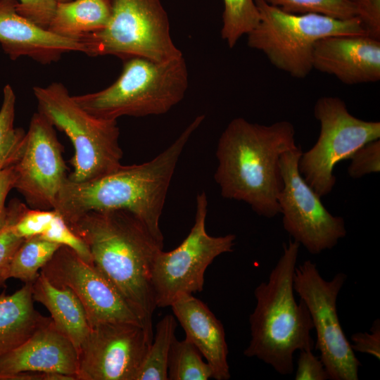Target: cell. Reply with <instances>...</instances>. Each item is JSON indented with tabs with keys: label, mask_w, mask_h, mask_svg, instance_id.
<instances>
[{
	"label": "cell",
	"mask_w": 380,
	"mask_h": 380,
	"mask_svg": "<svg viewBox=\"0 0 380 380\" xmlns=\"http://www.w3.org/2000/svg\"><path fill=\"white\" fill-rule=\"evenodd\" d=\"M174 316L187 338L210 365L213 378L227 380L231 374L228 347L222 322L210 308L193 294H182L171 305Z\"/></svg>",
	"instance_id": "obj_19"
},
{
	"label": "cell",
	"mask_w": 380,
	"mask_h": 380,
	"mask_svg": "<svg viewBox=\"0 0 380 380\" xmlns=\"http://www.w3.org/2000/svg\"><path fill=\"white\" fill-rule=\"evenodd\" d=\"M39 236L46 241L71 248L84 261L93 264L90 251L86 243L70 228L63 217L56 211L47 229Z\"/></svg>",
	"instance_id": "obj_30"
},
{
	"label": "cell",
	"mask_w": 380,
	"mask_h": 380,
	"mask_svg": "<svg viewBox=\"0 0 380 380\" xmlns=\"http://www.w3.org/2000/svg\"><path fill=\"white\" fill-rule=\"evenodd\" d=\"M367 35L380 39V0H351Z\"/></svg>",
	"instance_id": "obj_34"
},
{
	"label": "cell",
	"mask_w": 380,
	"mask_h": 380,
	"mask_svg": "<svg viewBox=\"0 0 380 380\" xmlns=\"http://www.w3.org/2000/svg\"><path fill=\"white\" fill-rule=\"evenodd\" d=\"M15 175L13 165L0 169V229L7 221L6 197L14 188Z\"/></svg>",
	"instance_id": "obj_37"
},
{
	"label": "cell",
	"mask_w": 380,
	"mask_h": 380,
	"mask_svg": "<svg viewBox=\"0 0 380 380\" xmlns=\"http://www.w3.org/2000/svg\"><path fill=\"white\" fill-rule=\"evenodd\" d=\"M313 112L320 124L319 134L314 146L302 152L298 167L305 181L322 198L335 186L336 165L365 144L379 139L380 122L355 117L345 102L335 96L318 99Z\"/></svg>",
	"instance_id": "obj_9"
},
{
	"label": "cell",
	"mask_w": 380,
	"mask_h": 380,
	"mask_svg": "<svg viewBox=\"0 0 380 380\" xmlns=\"http://www.w3.org/2000/svg\"><path fill=\"white\" fill-rule=\"evenodd\" d=\"M257 25L247 34L249 47L262 52L277 69L302 79L312 71L316 43L325 37L367 34L357 17L338 19L317 13H290L255 0Z\"/></svg>",
	"instance_id": "obj_6"
},
{
	"label": "cell",
	"mask_w": 380,
	"mask_h": 380,
	"mask_svg": "<svg viewBox=\"0 0 380 380\" xmlns=\"http://www.w3.org/2000/svg\"><path fill=\"white\" fill-rule=\"evenodd\" d=\"M18 0H0V44L11 60L28 56L50 64L69 51L85 52L79 40L58 36L17 12Z\"/></svg>",
	"instance_id": "obj_18"
},
{
	"label": "cell",
	"mask_w": 380,
	"mask_h": 380,
	"mask_svg": "<svg viewBox=\"0 0 380 380\" xmlns=\"http://www.w3.org/2000/svg\"><path fill=\"white\" fill-rule=\"evenodd\" d=\"M109 1L111 15L106 27L79 40L85 47L84 53L157 61L182 56L172 39L169 18L160 0Z\"/></svg>",
	"instance_id": "obj_8"
},
{
	"label": "cell",
	"mask_w": 380,
	"mask_h": 380,
	"mask_svg": "<svg viewBox=\"0 0 380 380\" xmlns=\"http://www.w3.org/2000/svg\"><path fill=\"white\" fill-rule=\"evenodd\" d=\"M78 369L76 348L51 317L23 344L0 356V380L27 371L58 373L77 380Z\"/></svg>",
	"instance_id": "obj_17"
},
{
	"label": "cell",
	"mask_w": 380,
	"mask_h": 380,
	"mask_svg": "<svg viewBox=\"0 0 380 380\" xmlns=\"http://www.w3.org/2000/svg\"><path fill=\"white\" fill-rule=\"evenodd\" d=\"M301 146L284 152L279 165L283 187L278 196L285 231L312 255L333 248L346 235L345 220L331 214L298 170Z\"/></svg>",
	"instance_id": "obj_12"
},
{
	"label": "cell",
	"mask_w": 380,
	"mask_h": 380,
	"mask_svg": "<svg viewBox=\"0 0 380 380\" xmlns=\"http://www.w3.org/2000/svg\"><path fill=\"white\" fill-rule=\"evenodd\" d=\"M295 128L287 120L269 125L233 119L217 143L214 178L223 198L248 204L258 215L280 213L278 196L283 187L279 160L298 146Z\"/></svg>",
	"instance_id": "obj_3"
},
{
	"label": "cell",
	"mask_w": 380,
	"mask_h": 380,
	"mask_svg": "<svg viewBox=\"0 0 380 380\" xmlns=\"http://www.w3.org/2000/svg\"><path fill=\"white\" fill-rule=\"evenodd\" d=\"M25 205L18 201H11L7 208V221L0 229V287L8 279V267L11 260L24 239L18 236L11 225L19 217Z\"/></svg>",
	"instance_id": "obj_29"
},
{
	"label": "cell",
	"mask_w": 380,
	"mask_h": 380,
	"mask_svg": "<svg viewBox=\"0 0 380 380\" xmlns=\"http://www.w3.org/2000/svg\"><path fill=\"white\" fill-rule=\"evenodd\" d=\"M0 109V169L14 165L18 160L25 132L14 127L15 95L10 84L4 88Z\"/></svg>",
	"instance_id": "obj_26"
},
{
	"label": "cell",
	"mask_w": 380,
	"mask_h": 380,
	"mask_svg": "<svg viewBox=\"0 0 380 380\" xmlns=\"http://www.w3.org/2000/svg\"><path fill=\"white\" fill-rule=\"evenodd\" d=\"M70 228L87 246L93 265L140 319L151 341L155 309L152 270L160 245L141 222L125 210L91 211Z\"/></svg>",
	"instance_id": "obj_2"
},
{
	"label": "cell",
	"mask_w": 380,
	"mask_h": 380,
	"mask_svg": "<svg viewBox=\"0 0 380 380\" xmlns=\"http://www.w3.org/2000/svg\"><path fill=\"white\" fill-rule=\"evenodd\" d=\"M123 61L115 82L97 92L73 96L76 103L96 118L117 120L164 114L183 99L188 87L183 55L164 61L138 56Z\"/></svg>",
	"instance_id": "obj_5"
},
{
	"label": "cell",
	"mask_w": 380,
	"mask_h": 380,
	"mask_svg": "<svg viewBox=\"0 0 380 380\" xmlns=\"http://www.w3.org/2000/svg\"><path fill=\"white\" fill-rule=\"evenodd\" d=\"M343 272L326 280L310 260L296 267L293 288L310 312L319 351L330 380H357L361 362L341 327L337 312L338 296L347 279Z\"/></svg>",
	"instance_id": "obj_11"
},
{
	"label": "cell",
	"mask_w": 380,
	"mask_h": 380,
	"mask_svg": "<svg viewBox=\"0 0 380 380\" xmlns=\"http://www.w3.org/2000/svg\"><path fill=\"white\" fill-rule=\"evenodd\" d=\"M283 11L294 14L317 13L338 19L356 17L351 0H265Z\"/></svg>",
	"instance_id": "obj_28"
},
{
	"label": "cell",
	"mask_w": 380,
	"mask_h": 380,
	"mask_svg": "<svg viewBox=\"0 0 380 380\" xmlns=\"http://www.w3.org/2000/svg\"><path fill=\"white\" fill-rule=\"evenodd\" d=\"M60 246L39 236L24 239L10 263L8 279H18L25 284L33 283Z\"/></svg>",
	"instance_id": "obj_24"
},
{
	"label": "cell",
	"mask_w": 380,
	"mask_h": 380,
	"mask_svg": "<svg viewBox=\"0 0 380 380\" xmlns=\"http://www.w3.org/2000/svg\"><path fill=\"white\" fill-rule=\"evenodd\" d=\"M312 68L346 84L376 82L380 80V39L367 34L323 38L315 46Z\"/></svg>",
	"instance_id": "obj_16"
},
{
	"label": "cell",
	"mask_w": 380,
	"mask_h": 380,
	"mask_svg": "<svg viewBox=\"0 0 380 380\" xmlns=\"http://www.w3.org/2000/svg\"><path fill=\"white\" fill-rule=\"evenodd\" d=\"M5 380H75L74 377L53 372L27 371L7 376Z\"/></svg>",
	"instance_id": "obj_38"
},
{
	"label": "cell",
	"mask_w": 380,
	"mask_h": 380,
	"mask_svg": "<svg viewBox=\"0 0 380 380\" xmlns=\"http://www.w3.org/2000/svg\"><path fill=\"white\" fill-rule=\"evenodd\" d=\"M205 116H197L167 148L152 160L121 165L99 178L63 182L53 207L70 224L91 211L125 210L134 215L158 243L163 246L159 226L170 182L179 158Z\"/></svg>",
	"instance_id": "obj_1"
},
{
	"label": "cell",
	"mask_w": 380,
	"mask_h": 380,
	"mask_svg": "<svg viewBox=\"0 0 380 380\" xmlns=\"http://www.w3.org/2000/svg\"><path fill=\"white\" fill-rule=\"evenodd\" d=\"M351 347L355 352L372 355L378 360L380 358V320L374 321L369 331L357 332L351 337Z\"/></svg>",
	"instance_id": "obj_36"
},
{
	"label": "cell",
	"mask_w": 380,
	"mask_h": 380,
	"mask_svg": "<svg viewBox=\"0 0 380 380\" xmlns=\"http://www.w3.org/2000/svg\"><path fill=\"white\" fill-rule=\"evenodd\" d=\"M151 343L139 324H97L78 351L77 380H136Z\"/></svg>",
	"instance_id": "obj_14"
},
{
	"label": "cell",
	"mask_w": 380,
	"mask_h": 380,
	"mask_svg": "<svg viewBox=\"0 0 380 380\" xmlns=\"http://www.w3.org/2000/svg\"><path fill=\"white\" fill-rule=\"evenodd\" d=\"M32 288L34 300L46 307L56 327L78 352L91 329L80 300L71 289L54 286L41 272Z\"/></svg>",
	"instance_id": "obj_20"
},
{
	"label": "cell",
	"mask_w": 380,
	"mask_h": 380,
	"mask_svg": "<svg viewBox=\"0 0 380 380\" xmlns=\"http://www.w3.org/2000/svg\"><path fill=\"white\" fill-rule=\"evenodd\" d=\"M55 213L53 209H30L25 206L18 219L12 224V230L24 239L39 236L47 229Z\"/></svg>",
	"instance_id": "obj_31"
},
{
	"label": "cell",
	"mask_w": 380,
	"mask_h": 380,
	"mask_svg": "<svg viewBox=\"0 0 380 380\" xmlns=\"http://www.w3.org/2000/svg\"><path fill=\"white\" fill-rule=\"evenodd\" d=\"M17 12L39 26L47 29L55 13L56 0H18Z\"/></svg>",
	"instance_id": "obj_33"
},
{
	"label": "cell",
	"mask_w": 380,
	"mask_h": 380,
	"mask_svg": "<svg viewBox=\"0 0 380 380\" xmlns=\"http://www.w3.org/2000/svg\"><path fill=\"white\" fill-rule=\"evenodd\" d=\"M222 38L233 48L258 24L259 11L255 0H223Z\"/></svg>",
	"instance_id": "obj_27"
},
{
	"label": "cell",
	"mask_w": 380,
	"mask_h": 380,
	"mask_svg": "<svg viewBox=\"0 0 380 380\" xmlns=\"http://www.w3.org/2000/svg\"><path fill=\"white\" fill-rule=\"evenodd\" d=\"M40 272L54 286L72 290L84 307L90 327L107 322L143 327L108 279L71 248L61 246Z\"/></svg>",
	"instance_id": "obj_15"
},
{
	"label": "cell",
	"mask_w": 380,
	"mask_h": 380,
	"mask_svg": "<svg viewBox=\"0 0 380 380\" xmlns=\"http://www.w3.org/2000/svg\"><path fill=\"white\" fill-rule=\"evenodd\" d=\"M177 326L174 315H165L157 324L156 334L148 349L136 380H168L167 362Z\"/></svg>",
	"instance_id": "obj_23"
},
{
	"label": "cell",
	"mask_w": 380,
	"mask_h": 380,
	"mask_svg": "<svg viewBox=\"0 0 380 380\" xmlns=\"http://www.w3.org/2000/svg\"><path fill=\"white\" fill-rule=\"evenodd\" d=\"M300 245L290 239L269 274L254 290L256 305L249 316L251 339L243 351L281 375L294 371L296 351L312 350L313 324L304 302L295 298L293 275Z\"/></svg>",
	"instance_id": "obj_4"
},
{
	"label": "cell",
	"mask_w": 380,
	"mask_h": 380,
	"mask_svg": "<svg viewBox=\"0 0 380 380\" xmlns=\"http://www.w3.org/2000/svg\"><path fill=\"white\" fill-rule=\"evenodd\" d=\"M348 175L359 179L380 172V140L369 141L353 152L349 158Z\"/></svg>",
	"instance_id": "obj_32"
},
{
	"label": "cell",
	"mask_w": 380,
	"mask_h": 380,
	"mask_svg": "<svg viewBox=\"0 0 380 380\" xmlns=\"http://www.w3.org/2000/svg\"><path fill=\"white\" fill-rule=\"evenodd\" d=\"M110 15L109 0H75L57 3L47 30L63 37L80 40L105 28Z\"/></svg>",
	"instance_id": "obj_22"
},
{
	"label": "cell",
	"mask_w": 380,
	"mask_h": 380,
	"mask_svg": "<svg viewBox=\"0 0 380 380\" xmlns=\"http://www.w3.org/2000/svg\"><path fill=\"white\" fill-rule=\"evenodd\" d=\"M296 380H327L329 376L325 367L319 358L312 353V350H299Z\"/></svg>",
	"instance_id": "obj_35"
},
{
	"label": "cell",
	"mask_w": 380,
	"mask_h": 380,
	"mask_svg": "<svg viewBox=\"0 0 380 380\" xmlns=\"http://www.w3.org/2000/svg\"><path fill=\"white\" fill-rule=\"evenodd\" d=\"M195 220L190 232L175 249L160 250L154 260L152 285L157 308L171 306L182 294L203 291L204 274L215 258L233 251L236 235H209L205 229L208 198L196 196Z\"/></svg>",
	"instance_id": "obj_10"
},
{
	"label": "cell",
	"mask_w": 380,
	"mask_h": 380,
	"mask_svg": "<svg viewBox=\"0 0 380 380\" xmlns=\"http://www.w3.org/2000/svg\"><path fill=\"white\" fill-rule=\"evenodd\" d=\"M72 0H56V1L57 3H65V2H68V1H70Z\"/></svg>",
	"instance_id": "obj_39"
},
{
	"label": "cell",
	"mask_w": 380,
	"mask_h": 380,
	"mask_svg": "<svg viewBox=\"0 0 380 380\" xmlns=\"http://www.w3.org/2000/svg\"><path fill=\"white\" fill-rule=\"evenodd\" d=\"M38 112L70 139L75 153L73 171L68 178L75 182L93 180L118 169L122 164L120 129L115 120L96 118L80 106L61 82L34 87Z\"/></svg>",
	"instance_id": "obj_7"
},
{
	"label": "cell",
	"mask_w": 380,
	"mask_h": 380,
	"mask_svg": "<svg viewBox=\"0 0 380 380\" xmlns=\"http://www.w3.org/2000/svg\"><path fill=\"white\" fill-rule=\"evenodd\" d=\"M54 126L39 112L32 116L20 156L13 165L14 189L32 208L53 209L68 177Z\"/></svg>",
	"instance_id": "obj_13"
},
{
	"label": "cell",
	"mask_w": 380,
	"mask_h": 380,
	"mask_svg": "<svg viewBox=\"0 0 380 380\" xmlns=\"http://www.w3.org/2000/svg\"><path fill=\"white\" fill-rule=\"evenodd\" d=\"M32 284L0 294V356L23 344L48 318L34 307Z\"/></svg>",
	"instance_id": "obj_21"
},
{
	"label": "cell",
	"mask_w": 380,
	"mask_h": 380,
	"mask_svg": "<svg viewBox=\"0 0 380 380\" xmlns=\"http://www.w3.org/2000/svg\"><path fill=\"white\" fill-rule=\"evenodd\" d=\"M170 380H208L213 372L196 347L187 338L172 343L167 362Z\"/></svg>",
	"instance_id": "obj_25"
}]
</instances>
